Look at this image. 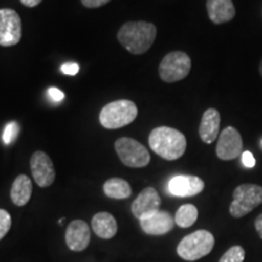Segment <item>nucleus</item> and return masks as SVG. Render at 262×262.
Segmentation results:
<instances>
[{
  "instance_id": "obj_25",
  "label": "nucleus",
  "mask_w": 262,
  "mask_h": 262,
  "mask_svg": "<svg viewBox=\"0 0 262 262\" xmlns=\"http://www.w3.org/2000/svg\"><path fill=\"white\" fill-rule=\"evenodd\" d=\"M48 95L54 102H61L64 98V94L60 89H57V88H49Z\"/></svg>"
},
{
  "instance_id": "obj_4",
  "label": "nucleus",
  "mask_w": 262,
  "mask_h": 262,
  "mask_svg": "<svg viewBox=\"0 0 262 262\" xmlns=\"http://www.w3.org/2000/svg\"><path fill=\"white\" fill-rule=\"evenodd\" d=\"M215 238L209 231L199 229L186 235L178 245L179 256L186 261H196L211 253Z\"/></svg>"
},
{
  "instance_id": "obj_8",
  "label": "nucleus",
  "mask_w": 262,
  "mask_h": 262,
  "mask_svg": "<svg viewBox=\"0 0 262 262\" xmlns=\"http://www.w3.org/2000/svg\"><path fill=\"white\" fill-rule=\"evenodd\" d=\"M22 38V21L12 9H0V45L14 47Z\"/></svg>"
},
{
  "instance_id": "obj_9",
  "label": "nucleus",
  "mask_w": 262,
  "mask_h": 262,
  "mask_svg": "<svg viewBox=\"0 0 262 262\" xmlns=\"http://www.w3.org/2000/svg\"><path fill=\"white\" fill-rule=\"evenodd\" d=\"M243 150V140L239 131L233 126H227L219 135L216 145V156L221 160L238 158Z\"/></svg>"
},
{
  "instance_id": "obj_24",
  "label": "nucleus",
  "mask_w": 262,
  "mask_h": 262,
  "mask_svg": "<svg viewBox=\"0 0 262 262\" xmlns=\"http://www.w3.org/2000/svg\"><path fill=\"white\" fill-rule=\"evenodd\" d=\"M242 163H243V165L245 168H254L255 164H256V160H255L254 156L251 155V152H249V150H245V152L242 153Z\"/></svg>"
},
{
  "instance_id": "obj_12",
  "label": "nucleus",
  "mask_w": 262,
  "mask_h": 262,
  "mask_svg": "<svg viewBox=\"0 0 262 262\" xmlns=\"http://www.w3.org/2000/svg\"><path fill=\"white\" fill-rule=\"evenodd\" d=\"M205 185L198 176L178 175L169 181V192L176 196H193L199 194Z\"/></svg>"
},
{
  "instance_id": "obj_18",
  "label": "nucleus",
  "mask_w": 262,
  "mask_h": 262,
  "mask_svg": "<svg viewBox=\"0 0 262 262\" xmlns=\"http://www.w3.org/2000/svg\"><path fill=\"white\" fill-rule=\"evenodd\" d=\"M32 181L28 176L19 175L12 183L11 192V201L15 205L24 206L27 204L32 196Z\"/></svg>"
},
{
  "instance_id": "obj_14",
  "label": "nucleus",
  "mask_w": 262,
  "mask_h": 262,
  "mask_svg": "<svg viewBox=\"0 0 262 262\" xmlns=\"http://www.w3.org/2000/svg\"><path fill=\"white\" fill-rule=\"evenodd\" d=\"M175 225V219L168 211L159 210L148 217L140 220L142 231L150 235H162L169 233Z\"/></svg>"
},
{
  "instance_id": "obj_3",
  "label": "nucleus",
  "mask_w": 262,
  "mask_h": 262,
  "mask_svg": "<svg viewBox=\"0 0 262 262\" xmlns=\"http://www.w3.org/2000/svg\"><path fill=\"white\" fill-rule=\"evenodd\" d=\"M136 104L129 100L114 101L106 104L100 113V123L106 129H119L136 119Z\"/></svg>"
},
{
  "instance_id": "obj_16",
  "label": "nucleus",
  "mask_w": 262,
  "mask_h": 262,
  "mask_svg": "<svg viewBox=\"0 0 262 262\" xmlns=\"http://www.w3.org/2000/svg\"><path fill=\"white\" fill-rule=\"evenodd\" d=\"M206 10L212 24L222 25L232 21L235 8L232 0H206Z\"/></svg>"
},
{
  "instance_id": "obj_28",
  "label": "nucleus",
  "mask_w": 262,
  "mask_h": 262,
  "mask_svg": "<svg viewBox=\"0 0 262 262\" xmlns=\"http://www.w3.org/2000/svg\"><path fill=\"white\" fill-rule=\"evenodd\" d=\"M255 229H256L258 237L262 239V214H260L255 220Z\"/></svg>"
},
{
  "instance_id": "obj_17",
  "label": "nucleus",
  "mask_w": 262,
  "mask_h": 262,
  "mask_svg": "<svg viewBox=\"0 0 262 262\" xmlns=\"http://www.w3.org/2000/svg\"><path fill=\"white\" fill-rule=\"evenodd\" d=\"M93 226L94 232L100 238L103 239H111L117 234L118 225L116 219L110 212H97L93 217Z\"/></svg>"
},
{
  "instance_id": "obj_19",
  "label": "nucleus",
  "mask_w": 262,
  "mask_h": 262,
  "mask_svg": "<svg viewBox=\"0 0 262 262\" xmlns=\"http://www.w3.org/2000/svg\"><path fill=\"white\" fill-rule=\"evenodd\" d=\"M104 194L112 199H126L131 195V187L125 180L123 179H110L103 185Z\"/></svg>"
},
{
  "instance_id": "obj_26",
  "label": "nucleus",
  "mask_w": 262,
  "mask_h": 262,
  "mask_svg": "<svg viewBox=\"0 0 262 262\" xmlns=\"http://www.w3.org/2000/svg\"><path fill=\"white\" fill-rule=\"evenodd\" d=\"M111 0H81V4H83L85 8L89 9H96L100 8V6H103L107 3H110Z\"/></svg>"
},
{
  "instance_id": "obj_5",
  "label": "nucleus",
  "mask_w": 262,
  "mask_h": 262,
  "mask_svg": "<svg viewBox=\"0 0 262 262\" xmlns=\"http://www.w3.org/2000/svg\"><path fill=\"white\" fill-rule=\"evenodd\" d=\"M262 203V187L254 183L238 186L233 192V201L229 205V214L235 219L244 217Z\"/></svg>"
},
{
  "instance_id": "obj_2",
  "label": "nucleus",
  "mask_w": 262,
  "mask_h": 262,
  "mask_svg": "<svg viewBox=\"0 0 262 262\" xmlns=\"http://www.w3.org/2000/svg\"><path fill=\"white\" fill-rule=\"evenodd\" d=\"M153 152L165 160H176L185 155L187 140L181 131L169 126H159L152 130L148 137Z\"/></svg>"
},
{
  "instance_id": "obj_22",
  "label": "nucleus",
  "mask_w": 262,
  "mask_h": 262,
  "mask_svg": "<svg viewBox=\"0 0 262 262\" xmlns=\"http://www.w3.org/2000/svg\"><path fill=\"white\" fill-rule=\"evenodd\" d=\"M19 133V126L16 122L9 123L8 125L5 126L4 133H3V141H4L5 145H10L14 141L17 139Z\"/></svg>"
},
{
  "instance_id": "obj_21",
  "label": "nucleus",
  "mask_w": 262,
  "mask_h": 262,
  "mask_svg": "<svg viewBox=\"0 0 262 262\" xmlns=\"http://www.w3.org/2000/svg\"><path fill=\"white\" fill-rule=\"evenodd\" d=\"M245 258V250L241 245L229 248L226 253L222 255L219 262H243Z\"/></svg>"
},
{
  "instance_id": "obj_13",
  "label": "nucleus",
  "mask_w": 262,
  "mask_h": 262,
  "mask_svg": "<svg viewBox=\"0 0 262 262\" xmlns=\"http://www.w3.org/2000/svg\"><path fill=\"white\" fill-rule=\"evenodd\" d=\"M91 232L85 221H72L66 231V243L73 251H83L90 243Z\"/></svg>"
},
{
  "instance_id": "obj_27",
  "label": "nucleus",
  "mask_w": 262,
  "mask_h": 262,
  "mask_svg": "<svg viewBox=\"0 0 262 262\" xmlns=\"http://www.w3.org/2000/svg\"><path fill=\"white\" fill-rule=\"evenodd\" d=\"M61 71L67 75H75L79 72V66L77 63H64L61 67Z\"/></svg>"
},
{
  "instance_id": "obj_11",
  "label": "nucleus",
  "mask_w": 262,
  "mask_h": 262,
  "mask_svg": "<svg viewBox=\"0 0 262 262\" xmlns=\"http://www.w3.org/2000/svg\"><path fill=\"white\" fill-rule=\"evenodd\" d=\"M162 199L153 187H147L137 195V198L133 202L131 211L134 216L139 220L148 217L155 212L159 211Z\"/></svg>"
},
{
  "instance_id": "obj_6",
  "label": "nucleus",
  "mask_w": 262,
  "mask_h": 262,
  "mask_svg": "<svg viewBox=\"0 0 262 262\" xmlns=\"http://www.w3.org/2000/svg\"><path fill=\"white\" fill-rule=\"evenodd\" d=\"M192 68L191 57L186 52L172 51L159 64V77L165 83H175L185 79Z\"/></svg>"
},
{
  "instance_id": "obj_1",
  "label": "nucleus",
  "mask_w": 262,
  "mask_h": 262,
  "mask_svg": "<svg viewBox=\"0 0 262 262\" xmlns=\"http://www.w3.org/2000/svg\"><path fill=\"white\" fill-rule=\"evenodd\" d=\"M156 37V26L145 21L126 22L118 32V40L133 55H142L148 51Z\"/></svg>"
},
{
  "instance_id": "obj_20",
  "label": "nucleus",
  "mask_w": 262,
  "mask_h": 262,
  "mask_svg": "<svg viewBox=\"0 0 262 262\" xmlns=\"http://www.w3.org/2000/svg\"><path fill=\"white\" fill-rule=\"evenodd\" d=\"M198 219V209L192 204L180 206L175 215V224L181 228H188L194 225Z\"/></svg>"
},
{
  "instance_id": "obj_7",
  "label": "nucleus",
  "mask_w": 262,
  "mask_h": 262,
  "mask_svg": "<svg viewBox=\"0 0 262 262\" xmlns=\"http://www.w3.org/2000/svg\"><path fill=\"white\" fill-rule=\"evenodd\" d=\"M114 147L119 159L130 168H143L150 162L149 152L146 147L130 137L118 139Z\"/></svg>"
},
{
  "instance_id": "obj_30",
  "label": "nucleus",
  "mask_w": 262,
  "mask_h": 262,
  "mask_svg": "<svg viewBox=\"0 0 262 262\" xmlns=\"http://www.w3.org/2000/svg\"><path fill=\"white\" fill-rule=\"evenodd\" d=\"M258 72H260V75H261V78H262V60L260 62V64H258Z\"/></svg>"
},
{
  "instance_id": "obj_23",
  "label": "nucleus",
  "mask_w": 262,
  "mask_h": 262,
  "mask_svg": "<svg viewBox=\"0 0 262 262\" xmlns=\"http://www.w3.org/2000/svg\"><path fill=\"white\" fill-rule=\"evenodd\" d=\"M11 228V216L6 210L0 209V241L8 234Z\"/></svg>"
},
{
  "instance_id": "obj_15",
  "label": "nucleus",
  "mask_w": 262,
  "mask_h": 262,
  "mask_svg": "<svg viewBox=\"0 0 262 262\" xmlns=\"http://www.w3.org/2000/svg\"><path fill=\"white\" fill-rule=\"evenodd\" d=\"M220 123L221 116L217 110L215 108H209L203 114L201 125H199V136L203 142L210 143L217 139L220 135Z\"/></svg>"
},
{
  "instance_id": "obj_10",
  "label": "nucleus",
  "mask_w": 262,
  "mask_h": 262,
  "mask_svg": "<svg viewBox=\"0 0 262 262\" xmlns=\"http://www.w3.org/2000/svg\"><path fill=\"white\" fill-rule=\"evenodd\" d=\"M31 170L33 179L39 187H49L56 178L54 164L45 152L37 150L31 158Z\"/></svg>"
},
{
  "instance_id": "obj_29",
  "label": "nucleus",
  "mask_w": 262,
  "mask_h": 262,
  "mask_svg": "<svg viewBox=\"0 0 262 262\" xmlns=\"http://www.w3.org/2000/svg\"><path fill=\"white\" fill-rule=\"evenodd\" d=\"M19 2L25 6H27V8H34V6L40 4L42 0H19Z\"/></svg>"
}]
</instances>
